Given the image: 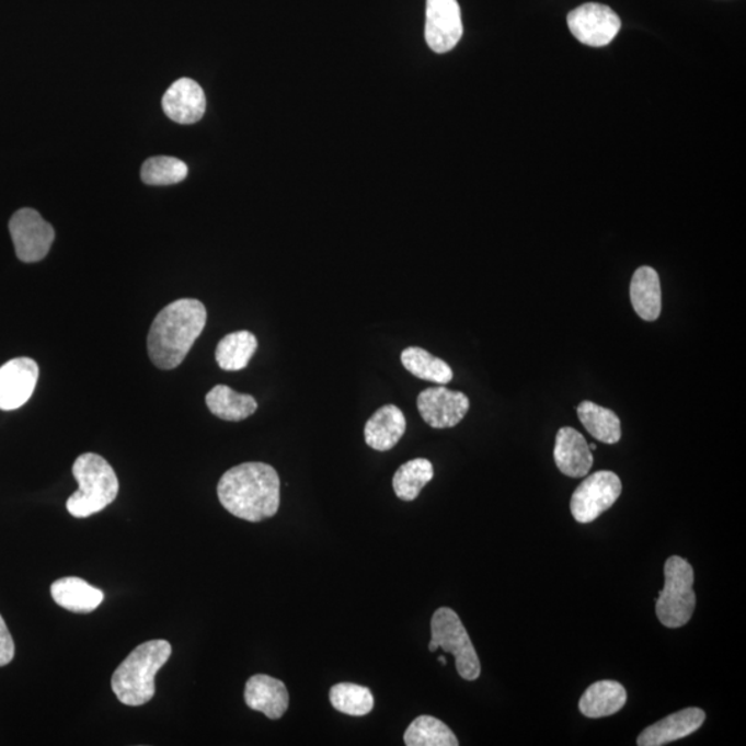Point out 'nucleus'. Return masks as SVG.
I'll use <instances>...</instances> for the list:
<instances>
[{"mask_svg":"<svg viewBox=\"0 0 746 746\" xmlns=\"http://www.w3.org/2000/svg\"><path fill=\"white\" fill-rule=\"evenodd\" d=\"M167 640H150L136 647L114 672L111 687L119 702L141 707L156 696V676L171 658Z\"/></svg>","mask_w":746,"mask_h":746,"instance_id":"3","label":"nucleus"},{"mask_svg":"<svg viewBox=\"0 0 746 746\" xmlns=\"http://www.w3.org/2000/svg\"><path fill=\"white\" fill-rule=\"evenodd\" d=\"M707 713L700 708H687L672 713L639 735V746H663L689 737L705 722Z\"/></svg>","mask_w":746,"mask_h":746,"instance_id":"14","label":"nucleus"},{"mask_svg":"<svg viewBox=\"0 0 746 746\" xmlns=\"http://www.w3.org/2000/svg\"><path fill=\"white\" fill-rule=\"evenodd\" d=\"M406 746H458L459 741L446 723L433 716H420L404 734Z\"/></svg>","mask_w":746,"mask_h":746,"instance_id":"26","label":"nucleus"},{"mask_svg":"<svg viewBox=\"0 0 746 746\" xmlns=\"http://www.w3.org/2000/svg\"><path fill=\"white\" fill-rule=\"evenodd\" d=\"M434 469L431 460L417 458L400 466L393 478V490L401 501L411 502L431 483Z\"/></svg>","mask_w":746,"mask_h":746,"instance_id":"25","label":"nucleus"},{"mask_svg":"<svg viewBox=\"0 0 746 746\" xmlns=\"http://www.w3.org/2000/svg\"><path fill=\"white\" fill-rule=\"evenodd\" d=\"M15 647L12 634H10L7 622L0 616V666H7L14 658Z\"/></svg>","mask_w":746,"mask_h":746,"instance_id":"29","label":"nucleus"},{"mask_svg":"<svg viewBox=\"0 0 746 746\" xmlns=\"http://www.w3.org/2000/svg\"><path fill=\"white\" fill-rule=\"evenodd\" d=\"M206 319L205 306L197 299H179L167 306L148 332V356L153 365L165 370L177 368L205 330Z\"/></svg>","mask_w":746,"mask_h":746,"instance_id":"2","label":"nucleus"},{"mask_svg":"<svg viewBox=\"0 0 746 746\" xmlns=\"http://www.w3.org/2000/svg\"><path fill=\"white\" fill-rule=\"evenodd\" d=\"M217 495L220 504L232 516L259 523L277 515L282 502V481L273 466L242 463L221 475Z\"/></svg>","mask_w":746,"mask_h":746,"instance_id":"1","label":"nucleus"},{"mask_svg":"<svg viewBox=\"0 0 746 746\" xmlns=\"http://www.w3.org/2000/svg\"><path fill=\"white\" fill-rule=\"evenodd\" d=\"M15 255L24 263L44 261L55 241V230L38 211L30 208L15 211L9 223Z\"/></svg>","mask_w":746,"mask_h":746,"instance_id":"8","label":"nucleus"},{"mask_svg":"<svg viewBox=\"0 0 746 746\" xmlns=\"http://www.w3.org/2000/svg\"><path fill=\"white\" fill-rule=\"evenodd\" d=\"M257 351V338L249 331L232 332L225 336L216 347V361L229 372L248 367Z\"/></svg>","mask_w":746,"mask_h":746,"instance_id":"22","label":"nucleus"},{"mask_svg":"<svg viewBox=\"0 0 746 746\" xmlns=\"http://www.w3.org/2000/svg\"><path fill=\"white\" fill-rule=\"evenodd\" d=\"M622 494V483L618 475L601 470L586 478L571 497V513L575 521L587 524L597 520L610 509Z\"/></svg>","mask_w":746,"mask_h":746,"instance_id":"7","label":"nucleus"},{"mask_svg":"<svg viewBox=\"0 0 746 746\" xmlns=\"http://www.w3.org/2000/svg\"><path fill=\"white\" fill-rule=\"evenodd\" d=\"M79 490L68 497L67 510L77 518H87L105 509L118 496L119 481L107 460L97 454H83L72 466Z\"/></svg>","mask_w":746,"mask_h":746,"instance_id":"4","label":"nucleus"},{"mask_svg":"<svg viewBox=\"0 0 746 746\" xmlns=\"http://www.w3.org/2000/svg\"><path fill=\"white\" fill-rule=\"evenodd\" d=\"M665 586L659 592L655 612L664 627L676 629L687 626L695 613V570L687 560L672 555L665 563Z\"/></svg>","mask_w":746,"mask_h":746,"instance_id":"5","label":"nucleus"},{"mask_svg":"<svg viewBox=\"0 0 746 746\" xmlns=\"http://www.w3.org/2000/svg\"><path fill=\"white\" fill-rule=\"evenodd\" d=\"M406 420L404 412L395 405H385L369 417L365 425V443L375 451H390L404 436Z\"/></svg>","mask_w":746,"mask_h":746,"instance_id":"17","label":"nucleus"},{"mask_svg":"<svg viewBox=\"0 0 746 746\" xmlns=\"http://www.w3.org/2000/svg\"><path fill=\"white\" fill-rule=\"evenodd\" d=\"M206 405L219 420L241 422L255 414L257 402L252 395L237 393L226 385H217L206 394Z\"/></svg>","mask_w":746,"mask_h":746,"instance_id":"21","label":"nucleus"},{"mask_svg":"<svg viewBox=\"0 0 746 746\" xmlns=\"http://www.w3.org/2000/svg\"><path fill=\"white\" fill-rule=\"evenodd\" d=\"M188 168L172 157H153L141 168V180L148 185H172L187 177Z\"/></svg>","mask_w":746,"mask_h":746,"instance_id":"28","label":"nucleus"},{"mask_svg":"<svg viewBox=\"0 0 746 746\" xmlns=\"http://www.w3.org/2000/svg\"><path fill=\"white\" fill-rule=\"evenodd\" d=\"M245 702L252 711L262 712L272 721H277L288 711L289 692L284 681L267 675H255L246 682Z\"/></svg>","mask_w":746,"mask_h":746,"instance_id":"16","label":"nucleus"},{"mask_svg":"<svg viewBox=\"0 0 746 746\" xmlns=\"http://www.w3.org/2000/svg\"><path fill=\"white\" fill-rule=\"evenodd\" d=\"M417 410L433 428H449L463 421L470 409L468 395L444 386L423 390L417 395Z\"/></svg>","mask_w":746,"mask_h":746,"instance_id":"11","label":"nucleus"},{"mask_svg":"<svg viewBox=\"0 0 746 746\" xmlns=\"http://www.w3.org/2000/svg\"><path fill=\"white\" fill-rule=\"evenodd\" d=\"M438 661H440L441 665L446 666L447 665V659L441 655V657H438Z\"/></svg>","mask_w":746,"mask_h":746,"instance_id":"30","label":"nucleus"},{"mask_svg":"<svg viewBox=\"0 0 746 746\" xmlns=\"http://www.w3.org/2000/svg\"><path fill=\"white\" fill-rule=\"evenodd\" d=\"M631 300L634 311L644 321L658 320L663 309L659 275L653 267L643 266L633 274Z\"/></svg>","mask_w":746,"mask_h":746,"instance_id":"20","label":"nucleus"},{"mask_svg":"<svg viewBox=\"0 0 746 746\" xmlns=\"http://www.w3.org/2000/svg\"><path fill=\"white\" fill-rule=\"evenodd\" d=\"M628 701L626 687L613 680H601L592 685L579 701V711L589 719L616 714Z\"/></svg>","mask_w":746,"mask_h":746,"instance_id":"19","label":"nucleus"},{"mask_svg":"<svg viewBox=\"0 0 746 746\" xmlns=\"http://www.w3.org/2000/svg\"><path fill=\"white\" fill-rule=\"evenodd\" d=\"M590 451H595L596 449V444H589Z\"/></svg>","mask_w":746,"mask_h":746,"instance_id":"31","label":"nucleus"},{"mask_svg":"<svg viewBox=\"0 0 746 746\" xmlns=\"http://www.w3.org/2000/svg\"><path fill=\"white\" fill-rule=\"evenodd\" d=\"M431 627L432 640L428 643V651L436 653L441 649L452 654L459 676L468 681L478 680L481 675L479 655L458 613L448 607L438 608L434 612Z\"/></svg>","mask_w":746,"mask_h":746,"instance_id":"6","label":"nucleus"},{"mask_svg":"<svg viewBox=\"0 0 746 746\" xmlns=\"http://www.w3.org/2000/svg\"><path fill=\"white\" fill-rule=\"evenodd\" d=\"M39 379V367L33 358L10 359L0 368V410L21 409L33 397Z\"/></svg>","mask_w":746,"mask_h":746,"instance_id":"12","label":"nucleus"},{"mask_svg":"<svg viewBox=\"0 0 746 746\" xmlns=\"http://www.w3.org/2000/svg\"><path fill=\"white\" fill-rule=\"evenodd\" d=\"M53 600L61 608L77 613H89L102 605L104 592L78 576H67L50 587Z\"/></svg>","mask_w":746,"mask_h":746,"instance_id":"18","label":"nucleus"},{"mask_svg":"<svg viewBox=\"0 0 746 746\" xmlns=\"http://www.w3.org/2000/svg\"><path fill=\"white\" fill-rule=\"evenodd\" d=\"M576 412L582 425L596 440L605 444H617L621 440V421L616 412L602 409L592 401L581 402Z\"/></svg>","mask_w":746,"mask_h":746,"instance_id":"23","label":"nucleus"},{"mask_svg":"<svg viewBox=\"0 0 746 746\" xmlns=\"http://www.w3.org/2000/svg\"><path fill=\"white\" fill-rule=\"evenodd\" d=\"M401 363L414 377L428 382L447 385L454 378L452 369L446 361L421 347L405 348L401 354Z\"/></svg>","mask_w":746,"mask_h":746,"instance_id":"24","label":"nucleus"},{"mask_svg":"<svg viewBox=\"0 0 746 746\" xmlns=\"http://www.w3.org/2000/svg\"><path fill=\"white\" fill-rule=\"evenodd\" d=\"M569 28L586 46L610 45L621 30V20L611 8L600 3H585L569 14Z\"/></svg>","mask_w":746,"mask_h":746,"instance_id":"9","label":"nucleus"},{"mask_svg":"<svg viewBox=\"0 0 746 746\" xmlns=\"http://www.w3.org/2000/svg\"><path fill=\"white\" fill-rule=\"evenodd\" d=\"M554 460L560 472L569 478H585L594 466L589 444L573 427L560 428L555 436Z\"/></svg>","mask_w":746,"mask_h":746,"instance_id":"15","label":"nucleus"},{"mask_svg":"<svg viewBox=\"0 0 746 746\" xmlns=\"http://www.w3.org/2000/svg\"><path fill=\"white\" fill-rule=\"evenodd\" d=\"M162 107L168 118L176 124H197L203 119L206 111L204 90L193 79H179L167 90L162 99Z\"/></svg>","mask_w":746,"mask_h":746,"instance_id":"13","label":"nucleus"},{"mask_svg":"<svg viewBox=\"0 0 746 746\" xmlns=\"http://www.w3.org/2000/svg\"><path fill=\"white\" fill-rule=\"evenodd\" d=\"M332 707L348 716L363 718L372 712L375 698L368 687L354 682H338L330 691Z\"/></svg>","mask_w":746,"mask_h":746,"instance_id":"27","label":"nucleus"},{"mask_svg":"<svg viewBox=\"0 0 746 746\" xmlns=\"http://www.w3.org/2000/svg\"><path fill=\"white\" fill-rule=\"evenodd\" d=\"M463 35L458 0H427L425 38L434 53H448Z\"/></svg>","mask_w":746,"mask_h":746,"instance_id":"10","label":"nucleus"}]
</instances>
